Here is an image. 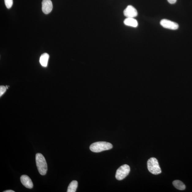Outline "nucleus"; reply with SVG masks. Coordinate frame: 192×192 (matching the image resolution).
<instances>
[{
  "mask_svg": "<svg viewBox=\"0 0 192 192\" xmlns=\"http://www.w3.org/2000/svg\"><path fill=\"white\" fill-rule=\"evenodd\" d=\"M36 162L40 174L42 175H46L47 171V165L45 158L42 154L40 153L36 154Z\"/></svg>",
  "mask_w": 192,
  "mask_h": 192,
  "instance_id": "1",
  "label": "nucleus"
},
{
  "mask_svg": "<svg viewBox=\"0 0 192 192\" xmlns=\"http://www.w3.org/2000/svg\"><path fill=\"white\" fill-rule=\"evenodd\" d=\"M112 145L109 142H98L92 143L90 147L91 151L96 153H98L112 149Z\"/></svg>",
  "mask_w": 192,
  "mask_h": 192,
  "instance_id": "2",
  "label": "nucleus"
},
{
  "mask_svg": "<svg viewBox=\"0 0 192 192\" xmlns=\"http://www.w3.org/2000/svg\"><path fill=\"white\" fill-rule=\"evenodd\" d=\"M147 165L149 171L154 175H158L162 172L158 161L155 158H150L147 161Z\"/></svg>",
  "mask_w": 192,
  "mask_h": 192,
  "instance_id": "3",
  "label": "nucleus"
},
{
  "mask_svg": "<svg viewBox=\"0 0 192 192\" xmlns=\"http://www.w3.org/2000/svg\"><path fill=\"white\" fill-rule=\"evenodd\" d=\"M130 171L129 165L125 164L122 165L117 170L115 177L119 180H122L129 175Z\"/></svg>",
  "mask_w": 192,
  "mask_h": 192,
  "instance_id": "4",
  "label": "nucleus"
},
{
  "mask_svg": "<svg viewBox=\"0 0 192 192\" xmlns=\"http://www.w3.org/2000/svg\"><path fill=\"white\" fill-rule=\"evenodd\" d=\"M160 24L163 27L169 29L175 30L179 28V25L177 23L166 19L161 20Z\"/></svg>",
  "mask_w": 192,
  "mask_h": 192,
  "instance_id": "5",
  "label": "nucleus"
},
{
  "mask_svg": "<svg viewBox=\"0 0 192 192\" xmlns=\"http://www.w3.org/2000/svg\"><path fill=\"white\" fill-rule=\"evenodd\" d=\"M123 14L127 17L134 18L137 16L138 13L137 10L134 6L130 5L128 6L123 11Z\"/></svg>",
  "mask_w": 192,
  "mask_h": 192,
  "instance_id": "6",
  "label": "nucleus"
},
{
  "mask_svg": "<svg viewBox=\"0 0 192 192\" xmlns=\"http://www.w3.org/2000/svg\"><path fill=\"white\" fill-rule=\"evenodd\" d=\"M42 5V9L44 14H47L51 12L52 10L53 5L51 0H43Z\"/></svg>",
  "mask_w": 192,
  "mask_h": 192,
  "instance_id": "7",
  "label": "nucleus"
},
{
  "mask_svg": "<svg viewBox=\"0 0 192 192\" xmlns=\"http://www.w3.org/2000/svg\"><path fill=\"white\" fill-rule=\"evenodd\" d=\"M21 181L22 184L26 188L28 189L33 188V183L29 176L25 175H22L21 177Z\"/></svg>",
  "mask_w": 192,
  "mask_h": 192,
  "instance_id": "8",
  "label": "nucleus"
},
{
  "mask_svg": "<svg viewBox=\"0 0 192 192\" xmlns=\"http://www.w3.org/2000/svg\"><path fill=\"white\" fill-rule=\"evenodd\" d=\"M124 23L126 25L134 28L137 27L138 25L137 21L132 17H127L125 20Z\"/></svg>",
  "mask_w": 192,
  "mask_h": 192,
  "instance_id": "9",
  "label": "nucleus"
},
{
  "mask_svg": "<svg viewBox=\"0 0 192 192\" xmlns=\"http://www.w3.org/2000/svg\"><path fill=\"white\" fill-rule=\"evenodd\" d=\"M49 55L47 53H44L41 55L40 58V62L43 67H46L47 66Z\"/></svg>",
  "mask_w": 192,
  "mask_h": 192,
  "instance_id": "10",
  "label": "nucleus"
},
{
  "mask_svg": "<svg viewBox=\"0 0 192 192\" xmlns=\"http://www.w3.org/2000/svg\"><path fill=\"white\" fill-rule=\"evenodd\" d=\"M173 184L176 189L179 190H184L186 188V186H185L184 183L180 180H174L173 182Z\"/></svg>",
  "mask_w": 192,
  "mask_h": 192,
  "instance_id": "11",
  "label": "nucleus"
},
{
  "mask_svg": "<svg viewBox=\"0 0 192 192\" xmlns=\"http://www.w3.org/2000/svg\"><path fill=\"white\" fill-rule=\"evenodd\" d=\"M78 186V183L76 180L73 181L68 187L67 192H76Z\"/></svg>",
  "mask_w": 192,
  "mask_h": 192,
  "instance_id": "12",
  "label": "nucleus"
},
{
  "mask_svg": "<svg viewBox=\"0 0 192 192\" xmlns=\"http://www.w3.org/2000/svg\"><path fill=\"white\" fill-rule=\"evenodd\" d=\"M5 5L6 8L10 9L13 6V0H4Z\"/></svg>",
  "mask_w": 192,
  "mask_h": 192,
  "instance_id": "13",
  "label": "nucleus"
},
{
  "mask_svg": "<svg viewBox=\"0 0 192 192\" xmlns=\"http://www.w3.org/2000/svg\"><path fill=\"white\" fill-rule=\"evenodd\" d=\"M6 86L4 85H1L0 87V96L1 97L5 93L6 91Z\"/></svg>",
  "mask_w": 192,
  "mask_h": 192,
  "instance_id": "14",
  "label": "nucleus"
},
{
  "mask_svg": "<svg viewBox=\"0 0 192 192\" xmlns=\"http://www.w3.org/2000/svg\"><path fill=\"white\" fill-rule=\"evenodd\" d=\"M169 3L173 4L175 3L177 0H167Z\"/></svg>",
  "mask_w": 192,
  "mask_h": 192,
  "instance_id": "15",
  "label": "nucleus"
},
{
  "mask_svg": "<svg viewBox=\"0 0 192 192\" xmlns=\"http://www.w3.org/2000/svg\"><path fill=\"white\" fill-rule=\"evenodd\" d=\"M4 192H14L15 191L12 190H7L4 191Z\"/></svg>",
  "mask_w": 192,
  "mask_h": 192,
  "instance_id": "16",
  "label": "nucleus"
}]
</instances>
